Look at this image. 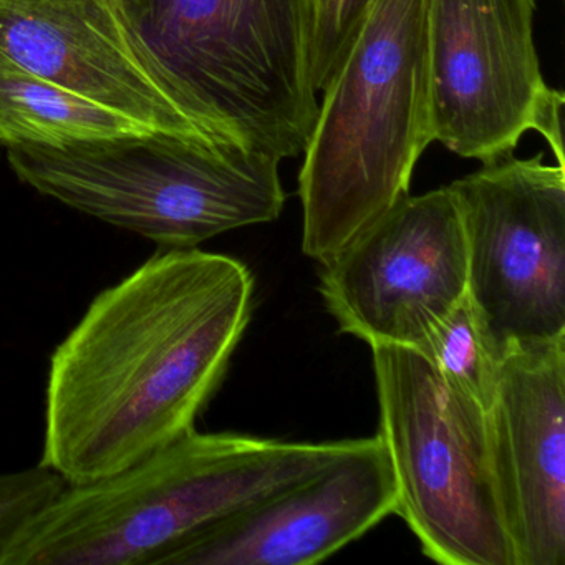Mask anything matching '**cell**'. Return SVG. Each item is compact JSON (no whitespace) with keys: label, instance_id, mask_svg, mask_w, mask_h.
<instances>
[{"label":"cell","instance_id":"6da1fadb","mask_svg":"<svg viewBox=\"0 0 565 565\" xmlns=\"http://www.w3.org/2000/svg\"><path fill=\"white\" fill-rule=\"evenodd\" d=\"M253 302L246 264L198 247L161 249L95 297L51 359L42 465L85 484L193 431Z\"/></svg>","mask_w":565,"mask_h":565},{"label":"cell","instance_id":"7a4b0ae2","mask_svg":"<svg viewBox=\"0 0 565 565\" xmlns=\"http://www.w3.org/2000/svg\"><path fill=\"white\" fill-rule=\"evenodd\" d=\"M151 81L211 143L282 161L319 114L313 0H115Z\"/></svg>","mask_w":565,"mask_h":565},{"label":"cell","instance_id":"3957f363","mask_svg":"<svg viewBox=\"0 0 565 565\" xmlns=\"http://www.w3.org/2000/svg\"><path fill=\"white\" fill-rule=\"evenodd\" d=\"M359 441L193 429L121 471L68 484L15 539L2 565H157L184 539L316 475Z\"/></svg>","mask_w":565,"mask_h":565},{"label":"cell","instance_id":"277c9868","mask_svg":"<svg viewBox=\"0 0 565 565\" xmlns=\"http://www.w3.org/2000/svg\"><path fill=\"white\" fill-rule=\"evenodd\" d=\"M428 0H370L323 88L299 173L302 253L327 263L409 194L433 141Z\"/></svg>","mask_w":565,"mask_h":565},{"label":"cell","instance_id":"5b68a950","mask_svg":"<svg viewBox=\"0 0 565 565\" xmlns=\"http://www.w3.org/2000/svg\"><path fill=\"white\" fill-rule=\"evenodd\" d=\"M19 180L88 216L191 249L241 227L279 220L280 161L168 131L74 143L8 145Z\"/></svg>","mask_w":565,"mask_h":565},{"label":"cell","instance_id":"8992f818","mask_svg":"<svg viewBox=\"0 0 565 565\" xmlns=\"http://www.w3.org/2000/svg\"><path fill=\"white\" fill-rule=\"evenodd\" d=\"M372 352L395 514L438 564L514 565L492 472L488 412L449 388L418 350L373 345Z\"/></svg>","mask_w":565,"mask_h":565},{"label":"cell","instance_id":"52a82bcc","mask_svg":"<svg viewBox=\"0 0 565 565\" xmlns=\"http://www.w3.org/2000/svg\"><path fill=\"white\" fill-rule=\"evenodd\" d=\"M465 230L468 299L495 362L565 337V167L505 158L449 184Z\"/></svg>","mask_w":565,"mask_h":565},{"label":"cell","instance_id":"ba28073f","mask_svg":"<svg viewBox=\"0 0 565 565\" xmlns=\"http://www.w3.org/2000/svg\"><path fill=\"white\" fill-rule=\"evenodd\" d=\"M534 14L535 0H428L433 141L489 164L537 131L565 167V97L542 75Z\"/></svg>","mask_w":565,"mask_h":565},{"label":"cell","instance_id":"9c48e42d","mask_svg":"<svg viewBox=\"0 0 565 565\" xmlns=\"http://www.w3.org/2000/svg\"><path fill=\"white\" fill-rule=\"evenodd\" d=\"M319 292L342 333L423 352L468 294V256L451 188L393 204L320 264Z\"/></svg>","mask_w":565,"mask_h":565},{"label":"cell","instance_id":"30bf717a","mask_svg":"<svg viewBox=\"0 0 565 565\" xmlns=\"http://www.w3.org/2000/svg\"><path fill=\"white\" fill-rule=\"evenodd\" d=\"M396 488L379 435L184 539L157 565H312L395 514Z\"/></svg>","mask_w":565,"mask_h":565},{"label":"cell","instance_id":"8fae6325","mask_svg":"<svg viewBox=\"0 0 565 565\" xmlns=\"http://www.w3.org/2000/svg\"><path fill=\"white\" fill-rule=\"evenodd\" d=\"M488 435L514 565H564L565 337L505 353Z\"/></svg>","mask_w":565,"mask_h":565},{"label":"cell","instance_id":"7c38bea8","mask_svg":"<svg viewBox=\"0 0 565 565\" xmlns=\"http://www.w3.org/2000/svg\"><path fill=\"white\" fill-rule=\"evenodd\" d=\"M0 52L148 130L206 140L135 57L115 0H0Z\"/></svg>","mask_w":565,"mask_h":565},{"label":"cell","instance_id":"4fadbf2b","mask_svg":"<svg viewBox=\"0 0 565 565\" xmlns=\"http://www.w3.org/2000/svg\"><path fill=\"white\" fill-rule=\"evenodd\" d=\"M148 128L38 77L0 52V141L61 145Z\"/></svg>","mask_w":565,"mask_h":565},{"label":"cell","instance_id":"5bb4252c","mask_svg":"<svg viewBox=\"0 0 565 565\" xmlns=\"http://www.w3.org/2000/svg\"><path fill=\"white\" fill-rule=\"evenodd\" d=\"M423 355L446 385L488 412L498 388L499 362L489 353L475 312L465 299L429 333Z\"/></svg>","mask_w":565,"mask_h":565},{"label":"cell","instance_id":"9a60e30c","mask_svg":"<svg viewBox=\"0 0 565 565\" xmlns=\"http://www.w3.org/2000/svg\"><path fill=\"white\" fill-rule=\"evenodd\" d=\"M67 486L64 476L42 462L0 475V565L15 539Z\"/></svg>","mask_w":565,"mask_h":565},{"label":"cell","instance_id":"2e32d148","mask_svg":"<svg viewBox=\"0 0 565 565\" xmlns=\"http://www.w3.org/2000/svg\"><path fill=\"white\" fill-rule=\"evenodd\" d=\"M369 6L370 0H313L312 84L317 94L329 85L345 57Z\"/></svg>","mask_w":565,"mask_h":565}]
</instances>
